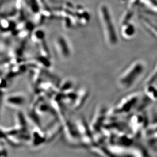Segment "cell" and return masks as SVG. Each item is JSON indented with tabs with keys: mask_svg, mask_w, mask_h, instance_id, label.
Listing matches in <instances>:
<instances>
[{
	"mask_svg": "<svg viewBox=\"0 0 157 157\" xmlns=\"http://www.w3.org/2000/svg\"><path fill=\"white\" fill-rule=\"evenodd\" d=\"M54 1H59V0H53Z\"/></svg>",
	"mask_w": 157,
	"mask_h": 157,
	"instance_id": "8",
	"label": "cell"
},
{
	"mask_svg": "<svg viewBox=\"0 0 157 157\" xmlns=\"http://www.w3.org/2000/svg\"><path fill=\"white\" fill-rule=\"evenodd\" d=\"M25 100L26 99L25 95L21 93H16L8 95L5 98V102L8 106L17 108L24 105Z\"/></svg>",
	"mask_w": 157,
	"mask_h": 157,
	"instance_id": "3",
	"label": "cell"
},
{
	"mask_svg": "<svg viewBox=\"0 0 157 157\" xmlns=\"http://www.w3.org/2000/svg\"><path fill=\"white\" fill-rule=\"evenodd\" d=\"M55 47L59 56L63 59H68L71 54L70 46L67 40L62 36L56 37L55 40Z\"/></svg>",
	"mask_w": 157,
	"mask_h": 157,
	"instance_id": "2",
	"label": "cell"
},
{
	"mask_svg": "<svg viewBox=\"0 0 157 157\" xmlns=\"http://www.w3.org/2000/svg\"><path fill=\"white\" fill-rule=\"evenodd\" d=\"M124 25L122 29V33L125 37H131L135 33V28L131 24H127L123 25Z\"/></svg>",
	"mask_w": 157,
	"mask_h": 157,
	"instance_id": "6",
	"label": "cell"
},
{
	"mask_svg": "<svg viewBox=\"0 0 157 157\" xmlns=\"http://www.w3.org/2000/svg\"><path fill=\"white\" fill-rule=\"evenodd\" d=\"M98 13L105 39L108 44L114 45L117 42V35L111 14L106 5H100L98 7Z\"/></svg>",
	"mask_w": 157,
	"mask_h": 157,
	"instance_id": "1",
	"label": "cell"
},
{
	"mask_svg": "<svg viewBox=\"0 0 157 157\" xmlns=\"http://www.w3.org/2000/svg\"><path fill=\"white\" fill-rule=\"evenodd\" d=\"M142 21L144 23V25L146 27V28H147L149 31H151L152 32V33H155V34L157 35V28L155 27V25H153V24H151V22H150L149 21H147V20H144L143 19V21Z\"/></svg>",
	"mask_w": 157,
	"mask_h": 157,
	"instance_id": "7",
	"label": "cell"
},
{
	"mask_svg": "<svg viewBox=\"0 0 157 157\" xmlns=\"http://www.w3.org/2000/svg\"><path fill=\"white\" fill-rule=\"evenodd\" d=\"M138 2L146 10L157 14V2L155 0H138Z\"/></svg>",
	"mask_w": 157,
	"mask_h": 157,
	"instance_id": "5",
	"label": "cell"
},
{
	"mask_svg": "<svg viewBox=\"0 0 157 157\" xmlns=\"http://www.w3.org/2000/svg\"><path fill=\"white\" fill-rule=\"evenodd\" d=\"M89 96V92L85 88L82 89L77 92V95L75 100L74 101L73 107L74 109L77 110L80 109L81 107L83 106L85 102L86 101Z\"/></svg>",
	"mask_w": 157,
	"mask_h": 157,
	"instance_id": "4",
	"label": "cell"
}]
</instances>
